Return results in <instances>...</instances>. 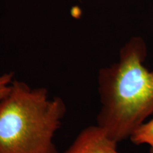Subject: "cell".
<instances>
[{
  "instance_id": "5",
  "label": "cell",
  "mask_w": 153,
  "mask_h": 153,
  "mask_svg": "<svg viewBox=\"0 0 153 153\" xmlns=\"http://www.w3.org/2000/svg\"><path fill=\"white\" fill-rule=\"evenodd\" d=\"M14 79V74L12 72L0 75V102L8 95Z\"/></svg>"
},
{
  "instance_id": "3",
  "label": "cell",
  "mask_w": 153,
  "mask_h": 153,
  "mask_svg": "<svg viewBox=\"0 0 153 153\" xmlns=\"http://www.w3.org/2000/svg\"><path fill=\"white\" fill-rule=\"evenodd\" d=\"M118 143L96 124L82 130L64 153H120Z\"/></svg>"
},
{
  "instance_id": "4",
  "label": "cell",
  "mask_w": 153,
  "mask_h": 153,
  "mask_svg": "<svg viewBox=\"0 0 153 153\" xmlns=\"http://www.w3.org/2000/svg\"><path fill=\"white\" fill-rule=\"evenodd\" d=\"M130 140L136 145H149L150 153H153V118L140 126L133 133Z\"/></svg>"
},
{
  "instance_id": "2",
  "label": "cell",
  "mask_w": 153,
  "mask_h": 153,
  "mask_svg": "<svg viewBox=\"0 0 153 153\" xmlns=\"http://www.w3.org/2000/svg\"><path fill=\"white\" fill-rule=\"evenodd\" d=\"M66 111L46 88L14 79L0 102V153H59L53 140Z\"/></svg>"
},
{
  "instance_id": "1",
  "label": "cell",
  "mask_w": 153,
  "mask_h": 153,
  "mask_svg": "<svg viewBox=\"0 0 153 153\" xmlns=\"http://www.w3.org/2000/svg\"><path fill=\"white\" fill-rule=\"evenodd\" d=\"M147 54L144 40L133 37L120 49L118 62L99 71L97 124L117 143L130 139L153 114V70L144 65Z\"/></svg>"
}]
</instances>
